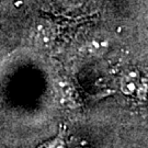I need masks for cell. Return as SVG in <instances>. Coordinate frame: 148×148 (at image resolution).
Here are the masks:
<instances>
[{"instance_id": "6da1fadb", "label": "cell", "mask_w": 148, "mask_h": 148, "mask_svg": "<svg viewBox=\"0 0 148 148\" xmlns=\"http://www.w3.org/2000/svg\"><path fill=\"white\" fill-rule=\"evenodd\" d=\"M55 37V32L53 27L48 24H40L35 32V41L38 45L49 46Z\"/></svg>"}, {"instance_id": "7a4b0ae2", "label": "cell", "mask_w": 148, "mask_h": 148, "mask_svg": "<svg viewBox=\"0 0 148 148\" xmlns=\"http://www.w3.org/2000/svg\"><path fill=\"white\" fill-rule=\"evenodd\" d=\"M139 78L137 70L128 71L126 76L122 79V89L125 93H132L134 90L137 88V81Z\"/></svg>"}, {"instance_id": "3957f363", "label": "cell", "mask_w": 148, "mask_h": 148, "mask_svg": "<svg viewBox=\"0 0 148 148\" xmlns=\"http://www.w3.org/2000/svg\"><path fill=\"white\" fill-rule=\"evenodd\" d=\"M106 44L104 42H91L88 45H86L85 53L88 55H100V54L104 53L106 51Z\"/></svg>"}, {"instance_id": "277c9868", "label": "cell", "mask_w": 148, "mask_h": 148, "mask_svg": "<svg viewBox=\"0 0 148 148\" xmlns=\"http://www.w3.org/2000/svg\"><path fill=\"white\" fill-rule=\"evenodd\" d=\"M59 1H62L63 3H66V5H68V3H77V2H80V1H82V0H59Z\"/></svg>"}]
</instances>
